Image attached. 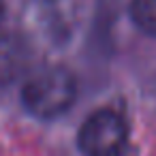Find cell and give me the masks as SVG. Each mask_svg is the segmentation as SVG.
<instances>
[{
    "instance_id": "obj_4",
    "label": "cell",
    "mask_w": 156,
    "mask_h": 156,
    "mask_svg": "<svg viewBox=\"0 0 156 156\" xmlns=\"http://www.w3.org/2000/svg\"><path fill=\"white\" fill-rule=\"evenodd\" d=\"M133 22L150 37H156V0H130Z\"/></svg>"
},
{
    "instance_id": "obj_2",
    "label": "cell",
    "mask_w": 156,
    "mask_h": 156,
    "mask_svg": "<svg viewBox=\"0 0 156 156\" xmlns=\"http://www.w3.org/2000/svg\"><path fill=\"white\" fill-rule=\"evenodd\" d=\"M126 141V120L111 107L92 111L77 133V143L86 156H120Z\"/></svg>"
},
{
    "instance_id": "obj_5",
    "label": "cell",
    "mask_w": 156,
    "mask_h": 156,
    "mask_svg": "<svg viewBox=\"0 0 156 156\" xmlns=\"http://www.w3.org/2000/svg\"><path fill=\"white\" fill-rule=\"evenodd\" d=\"M2 15H5V2L0 0V20H2Z\"/></svg>"
},
{
    "instance_id": "obj_3",
    "label": "cell",
    "mask_w": 156,
    "mask_h": 156,
    "mask_svg": "<svg viewBox=\"0 0 156 156\" xmlns=\"http://www.w3.org/2000/svg\"><path fill=\"white\" fill-rule=\"evenodd\" d=\"M30 49L28 45L13 34L0 37V83L15 81L28 69Z\"/></svg>"
},
{
    "instance_id": "obj_1",
    "label": "cell",
    "mask_w": 156,
    "mask_h": 156,
    "mask_svg": "<svg viewBox=\"0 0 156 156\" xmlns=\"http://www.w3.org/2000/svg\"><path fill=\"white\" fill-rule=\"evenodd\" d=\"M75 98L77 79L66 66L39 69L26 79L22 88V101L26 109L45 120H51L71 109Z\"/></svg>"
}]
</instances>
